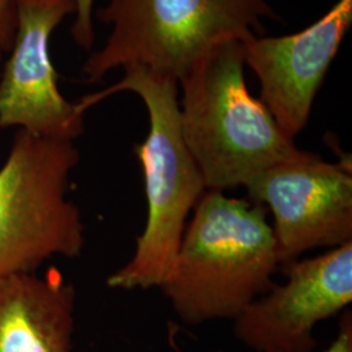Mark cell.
Instances as JSON below:
<instances>
[{
  "label": "cell",
  "mask_w": 352,
  "mask_h": 352,
  "mask_svg": "<svg viewBox=\"0 0 352 352\" xmlns=\"http://www.w3.org/2000/svg\"><path fill=\"white\" fill-rule=\"evenodd\" d=\"M351 168L350 157L327 162L300 149L245 186L251 202L273 214L279 264L352 241Z\"/></svg>",
  "instance_id": "obj_6"
},
{
  "label": "cell",
  "mask_w": 352,
  "mask_h": 352,
  "mask_svg": "<svg viewBox=\"0 0 352 352\" xmlns=\"http://www.w3.org/2000/svg\"><path fill=\"white\" fill-rule=\"evenodd\" d=\"M351 25L352 0H338L298 33L241 41L244 64L260 82V101L289 139L308 126L316 96Z\"/></svg>",
  "instance_id": "obj_9"
},
{
  "label": "cell",
  "mask_w": 352,
  "mask_h": 352,
  "mask_svg": "<svg viewBox=\"0 0 352 352\" xmlns=\"http://www.w3.org/2000/svg\"><path fill=\"white\" fill-rule=\"evenodd\" d=\"M16 6L11 56L0 72V128L75 141L84 132L85 113L60 93L50 56L51 34L75 14V0H16Z\"/></svg>",
  "instance_id": "obj_8"
},
{
  "label": "cell",
  "mask_w": 352,
  "mask_h": 352,
  "mask_svg": "<svg viewBox=\"0 0 352 352\" xmlns=\"http://www.w3.org/2000/svg\"><path fill=\"white\" fill-rule=\"evenodd\" d=\"M0 67H1V51H0ZM1 72V71H0Z\"/></svg>",
  "instance_id": "obj_14"
},
{
  "label": "cell",
  "mask_w": 352,
  "mask_h": 352,
  "mask_svg": "<svg viewBox=\"0 0 352 352\" xmlns=\"http://www.w3.org/2000/svg\"><path fill=\"white\" fill-rule=\"evenodd\" d=\"M192 213L161 289L186 324L235 320L280 265L267 209L208 189Z\"/></svg>",
  "instance_id": "obj_1"
},
{
  "label": "cell",
  "mask_w": 352,
  "mask_h": 352,
  "mask_svg": "<svg viewBox=\"0 0 352 352\" xmlns=\"http://www.w3.org/2000/svg\"><path fill=\"white\" fill-rule=\"evenodd\" d=\"M75 21L71 28V34L76 43L84 50L90 51L94 45V0H75Z\"/></svg>",
  "instance_id": "obj_11"
},
{
  "label": "cell",
  "mask_w": 352,
  "mask_h": 352,
  "mask_svg": "<svg viewBox=\"0 0 352 352\" xmlns=\"http://www.w3.org/2000/svg\"><path fill=\"white\" fill-rule=\"evenodd\" d=\"M78 161L74 141L16 133L0 167V279L37 273L54 256L81 254L85 228L68 199Z\"/></svg>",
  "instance_id": "obj_5"
},
{
  "label": "cell",
  "mask_w": 352,
  "mask_h": 352,
  "mask_svg": "<svg viewBox=\"0 0 352 352\" xmlns=\"http://www.w3.org/2000/svg\"><path fill=\"white\" fill-rule=\"evenodd\" d=\"M241 41L213 45L179 78L180 123L206 189L245 187L300 151L248 90Z\"/></svg>",
  "instance_id": "obj_3"
},
{
  "label": "cell",
  "mask_w": 352,
  "mask_h": 352,
  "mask_svg": "<svg viewBox=\"0 0 352 352\" xmlns=\"http://www.w3.org/2000/svg\"><path fill=\"white\" fill-rule=\"evenodd\" d=\"M76 291L50 266L0 279V352H71Z\"/></svg>",
  "instance_id": "obj_10"
},
{
  "label": "cell",
  "mask_w": 352,
  "mask_h": 352,
  "mask_svg": "<svg viewBox=\"0 0 352 352\" xmlns=\"http://www.w3.org/2000/svg\"><path fill=\"white\" fill-rule=\"evenodd\" d=\"M324 352H352V316L350 312L342 317L337 337Z\"/></svg>",
  "instance_id": "obj_13"
},
{
  "label": "cell",
  "mask_w": 352,
  "mask_h": 352,
  "mask_svg": "<svg viewBox=\"0 0 352 352\" xmlns=\"http://www.w3.org/2000/svg\"><path fill=\"white\" fill-rule=\"evenodd\" d=\"M17 30L16 0H0V51L7 52L12 47Z\"/></svg>",
  "instance_id": "obj_12"
},
{
  "label": "cell",
  "mask_w": 352,
  "mask_h": 352,
  "mask_svg": "<svg viewBox=\"0 0 352 352\" xmlns=\"http://www.w3.org/2000/svg\"><path fill=\"white\" fill-rule=\"evenodd\" d=\"M122 91L138 94L149 118L148 136L135 148L144 174L148 215L132 258L107 278V286L161 287L171 273L189 214L208 189L183 136L175 77L129 67L119 82L82 97L77 106L85 113Z\"/></svg>",
  "instance_id": "obj_2"
},
{
  "label": "cell",
  "mask_w": 352,
  "mask_h": 352,
  "mask_svg": "<svg viewBox=\"0 0 352 352\" xmlns=\"http://www.w3.org/2000/svg\"><path fill=\"white\" fill-rule=\"evenodd\" d=\"M285 285H273L234 321L235 337L256 352H314L316 325L352 302V241L283 264Z\"/></svg>",
  "instance_id": "obj_7"
},
{
  "label": "cell",
  "mask_w": 352,
  "mask_h": 352,
  "mask_svg": "<svg viewBox=\"0 0 352 352\" xmlns=\"http://www.w3.org/2000/svg\"><path fill=\"white\" fill-rule=\"evenodd\" d=\"M96 16L111 32L82 67L89 84L129 67L179 81L215 43L258 36L278 19L267 0H109Z\"/></svg>",
  "instance_id": "obj_4"
}]
</instances>
